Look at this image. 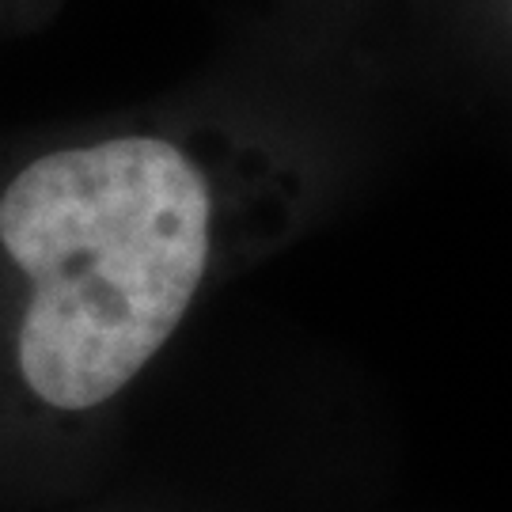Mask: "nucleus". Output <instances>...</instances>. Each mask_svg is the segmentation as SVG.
<instances>
[{
    "label": "nucleus",
    "instance_id": "f257e3e1",
    "mask_svg": "<svg viewBox=\"0 0 512 512\" xmlns=\"http://www.w3.org/2000/svg\"><path fill=\"white\" fill-rule=\"evenodd\" d=\"M27 281L16 368L42 406L95 410L179 330L213 258V186L164 137L57 148L0 194Z\"/></svg>",
    "mask_w": 512,
    "mask_h": 512
}]
</instances>
